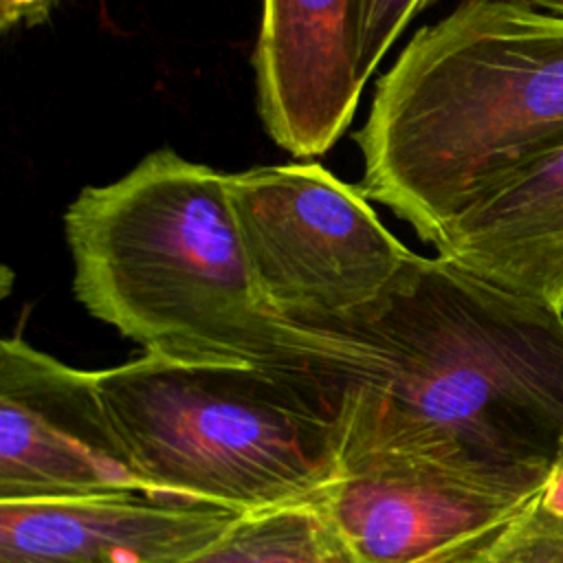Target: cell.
I'll return each instance as SVG.
<instances>
[{"instance_id": "277c9868", "label": "cell", "mask_w": 563, "mask_h": 563, "mask_svg": "<svg viewBox=\"0 0 563 563\" xmlns=\"http://www.w3.org/2000/svg\"><path fill=\"white\" fill-rule=\"evenodd\" d=\"M110 420L156 495L257 512L317 499L336 471L332 416L262 367L145 354L97 369Z\"/></svg>"}, {"instance_id": "7a4b0ae2", "label": "cell", "mask_w": 563, "mask_h": 563, "mask_svg": "<svg viewBox=\"0 0 563 563\" xmlns=\"http://www.w3.org/2000/svg\"><path fill=\"white\" fill-rule=\"evenodd\" d=\"M354 141L361 191L433 246L473 202L563 143V18L462 0L407 42Z\"/></svg>"}, {"instance_id": "8fae6325", "label": "cell", "mask_w": 563, "mask_h": 563, "mask_svg": "<svg viewBox=\"0 0 563 563\" xmlns=\"http://www.w3.org/2000/svg\"><path fill=\"white\" fill-rule=\"evenodd\" d=\"M185 563H356L317 499L242 515Z\"/></svg>"}, {"instance_id": "4fadbf2b", "label": "cell", "mask_w": 563, "mask_h": 563, "mask_svg": "<svg viewBox=\"0 0 563 563\" xmlns=\"http://www.w3.org/2000/svg\"><path fill=\"white\" fill-rule=\"evenodd\" d=\"M435 0H361L358 77H372L407 24Z\"/></svg>"}, {"instance_id": "30bf717a", "label": "cell", "mask_w": 563, "mask_h": 563, "mask_svg": "<svg viewBox=\"0 0 563 563\" xmlns=\"http://www.w3.org/2000/svg\"><path fill=\"white\" fill-rule=\"evenodd\" d=\"M433 249L493 286L563 310V143L451 220Z\"/></svg>"}, {"instance_id": "52a82bcc", "label": "cell", "mask_w": 563, "mask_h": 563, "mask_svg": "<svg viewBox=\"0 0 563 563\" xmlns=\"http://www.w3.org/2000/svg\"><path fill=\"white\" fill-rule=\"evenodd\" d=\"M152 486L134 466L99 391L22 336L0 343V501L77 499Z\"/></svg>"}, {"instance_id": "8992f818", "label": "cell", "mask_w": 563, "mask_h": 563, "mask_svg": "<svg viewBox=\"0 0 563 563\" xmlns=\"http://www.w3.org/2000/svg\"><path fill=\"white\" fill-rule=\"evenodd\" d=\"M539 495L504 490L431 457L363 451L336 460L317 501L356 563H457Z\"/></svg>"}, {"instance_id": "9c48e42d", "label": "cell", "mask_w": 563, "mask_h": 563, "mask_svg": "<svg viewBox=\"0 0 563 563\" xmlns=\"http://www.w3.org/2000/svg\"><path fill=\"white\" fill-rule=\"evenodd\" d=\"M242 515L143 490L0 501V563H185Z\"/></svg>"}, {"instance_id": "7c38bea8", "label": "cell", "mask_w": 563, "mask_h": 563, "mask_svg": "<svg viewBox=\"0 0 563 563\" xmlns=\"http://www.w3.org/2000/svg\"><path fill=\"white\" fill-rule=\"evenodd\" d=\"M457 563H563V519L543 510L537 497L506 530Z\"/></svg>"}, {"instance_id": "5b68a950", "label": "cell", "mask_w": 563, "mask_h": 563, "mask_svg": "<svg viewBox=\"0 0 563 563\" xmlns=\"http://www.w3.org/2000/svg\"><path fill=\"white\" fill-rule=\"evenodd\" d=\"M227 194L253 284L277 319L314 321L358 310L413 255L361 187L317 163L227 174Z\"/></svg>"}, {"instance_id": "5bb4252c", "label": "cell", "mask_w": 563, "mask_h": 563, "mask_svg": "<svg viewBox=\"0 0 563 563\" xmlns=\"http://www.w3.org/2000/svg\"><path fill=\"white\" fill-rule=\"evenodd\" d=\"M57 0H0V26L11 31L15 26H33L48 18Z\"/></svg>"}, {"instance_id": "ba28073f", "label": "cell", "mask_w": 563, "mask_h": 563, "mask_svg": "<svg viewBox=\"0 0 563 563\" xmlns=\"http://www.w3.org/2000/svg\"><path fill=\"white\" fill-rule=\"evenodd\" d=\"M361 0H262L253 53L257 110L292 156L325 154L361 92Z\"/></svg>"}, {"instance_id": "3957f363", "label": "cell", "mask_w": 563, "mask_h": 563, "mask_svg": "<svg viewBox=\"0 0 563 563\" xmlns=\"http://www.w3.org/2000/svg\"><path fill=\"white\" fill-rule=\"evenodd\" d=\"M73 290L145 354L268 369L279 319L253 284L227 174L156 150L64 213Z\"/></svg>"}, {"instance_id": "6da1fadb", "label": "cell", "mask_w": 563, "mask_h": 563, "mask_svg": "<svg viewBox=\"0 0 563 563\" xmlns=\"http://www.w3.org/2000/svg\"><path fill=\"white\" fill-rule=\"evenodd\" d=\"M268 372L332 416L336 460L405 451L528 497L563 466V310L442 255L347 314L279 319Z\"/></svg>"}, {"instance_id": "9a60e30c", "label": "cell", "mask_w": 563, "mask_h": 563, "mask_svg": "<svg viewBox=\"0 0 563 563\" xmlns=\"http://www.w3.org/2000/svg\"><path fill=\"white\" fill-rule=\"evenodd\" d=\"M539 504L554 517L563 519V466L548 479L539 495Z\"/></svg>"}, {"instance_id": "2e32d148", "label": "cell", "mask_w": 563, "mask_h": 563, "mask_svg": "<svg viewBox=\"0 0 563 563\" xmlns=\"http://www.w3.org/2000/svg\"><path fill=\"white\" fill-rule=\"evenodd\" d=\"M512 2H519V4H526V7H532V9H539V11L563 18V0H512Z\"/></svg>"}]
</instances>
